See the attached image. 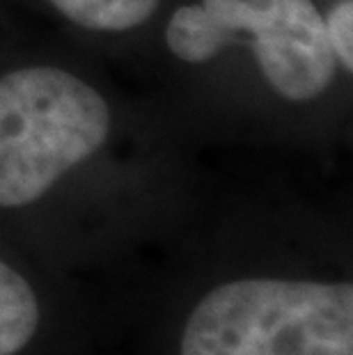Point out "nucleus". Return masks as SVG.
<instances>
[{
	"mask_svg": "<svg viewBox=\"0 0 353 355\" xmlns=\"http://www.w3.org/2000/svg\"><path fill=\"white\" fill-rule=\"evenodd\" d=\"M330 0H168L122 69L207 152L328 161L351 149L353 71Z\"/></svg>",
	"mask_w": 353,
	"mask_h": 355,
	"instance_id": "obj_1",
	"label": "nucleus"
},
{
	"mask_svg": "<svg viewBox=\"0 0 353 355\" xmlns=\"http://www.w3.org/2000/svg\"><path fill=\"white\" fill-rule=\"evenodd\" d=\"M179 355H353V282L223 279L193 305Z\"/></svg>",
	"mask_w": 353,
	"mask_h": 355,
	"instance_id": "obj_2",
	"label": "nucleus"
},
{
	"mask_svg": "<svg viewBox=\"0 0 353 355\" xmlns=\"http://www.w3.org/2000/svg\"><path fill=\"white\" fill-rule=\"evenodd\" d=\"M168 0H0L119 67L129 64Z\"/></svg>",
	"mask_w": 353,
	"mask_h": 355,
	"instance_id": "obj_3",
	"label": "nucleus"
},
{
	"mask_svg": "<svg viewBox=\"0 0 353 355\" xmlns=\"http://www.w3.org/2000/svg\"><path fill=\"white\" fill-rule=\"evenodd\" d=\"M42 321V300L33 279L0 254V355H17L33 342Z\"/></svg>",
	"mask_w": 353,
	"mask_h": 355,
	"instance_id": "obj_4",
	"label": "nucleus"
}]
</instances>
